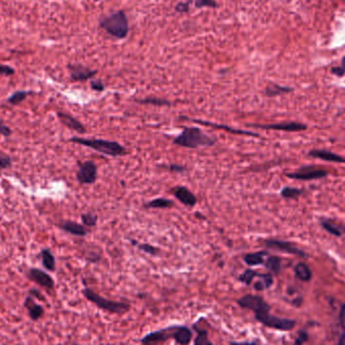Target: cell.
Instances as JSON below:
<instances>
[{"label": "cell", "instance_id": "cell-49", "mask_svg": "<svg viewBox=\"0 0 345 345\" xmlns=\"http://www.w3.org/2000/svg\"><path fill=\"white\" fill-rule=\"evenodd\" d=\"M340 229H341V231H342V232H344V233H345V227L340 226Z\"/></svg>", "mask_w": 345, "mask_h": 345}, {"label": "cell", "instance_id": "cell-21", "mask_svg": "<svg viewBox=\"0 0 345 345\" xmlns=\"http://www.w3.org/2000/svg\"><path fill=\"white\" fill-rule=\"evenodd\" d=\"M40 255H41L43 267L49 272H55L56 271V258H55L54 254L51 253L50 249H49V248L42 249L40 252Z\"/></svg>", "mask_w": 345, "mask_h": 345}, {"label": "cell", "instance_id": "cell-51", "mask_svg": "<svg viewBox=\"0 0 345 345\" xmlns=\"http://www.w3.org/2000/svg\"><path fill=\"white\" fill-rule=\"evenodd\" d=\"M341 1H343V2H345V0H341Z\"/></svg>", "mask_w": 345, "mask_h": 345}, {"label": "cell", "instance_id": "cell-9", "mask_svg": "<svg viewBox=\"0 0 345 345\" xmlns=\"http://www.w3.org/2000/svg\"><path fill=\"white\" fill-rule=\"evenodd\" d=\"M26 277H28L32 282L36 283L40 287L51 291L55 288V281L48 273L40 270L38 268H31L26 272Z\"/></svg>", "mask_w": 345, "mask_h": 345}, {"label": "cell", "instance_id": "cell-36", "mask_svg": "<svg viewBox=\"0 0 345 345\" xmlns=\"http://www.w3.org/2000/svg\"><path fill=\"white\" fill-rule=\"evenodd\" d=\"M12 165V161L8 155H0V170L9 169Z\"/></svg>", "mask_w": 345, "mask_h": 345}, {"label": "cell", "instance_id": "cell-38", "mask_svg": "<svg viewBox=\"0 0 345 345\" xmlns=\"http://www.w3.org/2000/svg\"><path fill=\"white\" fill-rule=\"evenodd\" d=\"M29 295L32 296L33 298L37 299V300H40L41 302H47L45 296L43 295L42 292H41L40 290H38V289H35V288L30 289V290H29Z\"/></svg>", "mask_w": 345, "mask_h": 345}, {"label": "cell", "instance_id": "cell-20", "mask_svg": "<svg viewBox=\"0 0 345 345\" xmlns=\"http://www.w3.org/2000/svg\"><path fill=\"white\" fill-rule=\"evenodd\" d=\"M193 330L196 331V337L194 338L193 345H214L209 338V333L206 328H201L197 323L193 324Z\"/></svg>", "mask_w": 345, "mask_h": 345}, {"label": "cell", "instance_id": "cell-27", "mask_svg": "<svg viewBox=\"0 0 345 345\" xmlns=\"http://www.w3.org/2000/svg\"><path fill=\"white\" fill-rule=\"evenodd\" d=\"M174 206V202L170 199L166 198H156L151 201H148L145 204L146 208H153V209H164V208H172Z\"/></svg>", "mask_w": 345, "mask_h": 345}, {"label": "cell", "instance_id": "cell-18", "mask_svg": "<svg viewBox=\"0 0 345 345\" xmlns=\"http://www.w3.org/2000/svg\"><path fill=\"white\" fill-rule=\"evenodd\" d=\"M59 227L62 230H64L65 232H68L72 235L79 236V237L86 236L88 233V229L86 226H84L83 224H80V223L71 221V220L63 221L62 223L59 224Z\"/></svg>", "mask_w": 345, "mask_h": 345}, {"label": "cell", "instance_id": "cell-26", "mask_svg": "<svg viewBox=\"0 0 345 345\" xmlns=\"http://www.w3.org/2000/svg\"><path fill=\"white\" fill-rule=\"evenodd\" d=\"M295 275L296 277L303 281V282H308L311 280L312 278V272L309 269L308 265L304 262H300L298 263L295 267Z\"/></svg>", "mask_w": 345, "mask_h": 345}, {"label": "cell", "instance_id": "cell-47", "mask_svg": "<svg viewBox=\"0 0 345 345\" xmlns=\"http://www.w3.org/2000/svg\"><path fill=\"white\" fill-rule=\"evenodd\" d=\"M338 345H345V330H344V332L342 333V335L340 336V339H339Z\"/></svg>", "mask_w": 345, "mask_h": 345}, {"label": "cell", "instance_id": "cell-17", "mask_svg": "<svg viewBox=\"0 0 345 345\" xmlns=\"http://www.w3.org/2000/svg\"><path fill=\"white\" fill-rule=\"evenodd\" d=\"M309 155L315 158H319V160H322V161H326V162L345 164V156H342L340 154H337L325 149H313L309 151Z\"/></svg>", "mask_w": 345, "mask_h": 345}, {"label": "cell", "instance_id": "cell-16", "mask_svg": "<svg viewBox=\"0 0 345 345\" xmlns=\"http://www.w3.org/2000/svg\"><path fill=\"white\" fill-rule=\"evenodd\" d=\"M187 119H188V120H191V121L194 122V123H198V124H202V125H206V126H211V127L218 128V129H223V130H226V131H228V132H230V134H233V135L249 136V137H255V138H258V137H259L257 134H254V132L246 131V130H243V129H235V128L229 127V126H227V125H224V124H219V123L210 122V121H205V120H200V119H189V118H187Z\"/></svg>", "mask_w": 345, "mask_h": 345}, {"label": "cell", "instance_id": "cell-12", "mask_svg": "<svg viewBox=\"0 0 345 345\" xmlns=\"http://www.w3.org/2000/svg\"><path fill=\"white\" fill-rule=\"evenodd\" d=\"M264 246L270 248H274L283 252H287L290 254H295V255H299L301 257H307V254L301 250L300 248H298L295 245L291 244L289 242H284V241H279V240H265L264 242Z\"/></svg>", "mask_w": 345, "mask_h": 345}, {"label": "cell", "instance_id": "cell-50", "mask_svg": "<svg viewBox=\"0 0 345 345\" xmlns=\"http://www.w3.org/2000/svg\"><path fill=\"white\" fill-rule=\"evenodd\" d=\"M73 345H80L79 343H73Z\"/></svg>", "mask_w": 345, "mask_h": 345}, {"label": "cell", "instance_id": "cell-23", "mask_svg": "<svg viewBox=\"0 0 345 345\" xmlns=\"http://www.w3.org/2000/svg\"><path fill=\"white\" fill-rule=\"evenodd\" d=\"M258 278H259V281L253 284V289L255 291H264L267 289H270L274 284V278L271 273L260 274Z\"/></svg>", "mask_w": 345, "mask_h": 345}, {"label": "cell", "instance_id": "cell-3", "mask_svg": "<svg viewBox=\"0 0 345 345\" xmlns=\"http://www.w3.org/2000/svg\"><path fill=\"white\" fill-rule=\"evenodd\" d=\"M70 143L92 148L100 153L110 156H122L127 153L125 147L117 142L102 140V139H86L80 137H73L69 140Z\"/></svg>", "mask_w": 345, "mask_h": 345}, {"label": "cell", "instance_id": "cell-11", "mask_svg": "<svg viewBox=\"0 0 345 345\" xmlns=\"http://www.w3.org/2000/svg\"><path fill=\"white\" fill-rule=\"evenodd\" d=\"M68 70L71 79L76 82L87 81L89 79H92L98 72L97 70H91L81 64H69Z\"/></svg>", "mask_w": 345, "mask_h": 345}, {"label": "cell", "instance_id": "cell-25", "mask_svg": "<svg viewBox=\"0 0 345 345\" xmlns=\"http://www.w3.org/2000/svg\"><path fill=\"white\" fill-rule=\"evenodd\" d=\"M265 268H267L270 273L273 275H279L282 269V259L279 256L276 255H272L269 256L268 259L264 261Z\"/></svg>", "mask_w": 345, "mask_h": 345}, {"label": "cell", "instance_id": "cell-42", "mask_svg": "<svg viewBox=\"0 0 345 345\" xmlns=\"http://www.w3.org/2000/svg\"><path fill=\"white\" fill-rule=\"evenodd\" d=\"M90 86H91V89L96 92H102L105 89L104 84L102 83L101 80H92L90 82Z\"/></svg>", "mask_w": 345, "mask_h": 345}, {"label": "cell", "instance_id": "cell-4", "mask_svg": "<svg viewBox=\"0 0 345 345\" xmlns=\"http://www.w3.org/2000/svg\"><path fill=\"white\" fill-rule=\"evenodd\" d=\"M83 296L92 304H94L99 309L108 312L111 314H118L123 315L130 311L131 306L128 302H122V301H114V300H108L101 295L95 293L93 290H91L88 287H85L82 290Z\"/></svg>", "mask_w": 345, "mask_h": 345}, {"label": "cell", "instance_id": "cell-7", "mask_svg": "<svg viewBox=\"0 0 345 345\" xmlns=\"http://www.w3.org/2000/svg\"><path fill=\"white\" fill-rule=\"evenodd\" d=\"M79 183L84 185L94 184L97 180V166L92 161H86L79 165V170L76 174Z\"/></svg>", "mask_w": 345, "mask_h": 345}, {"label": "cell", "instance_id": "cell-5", "mask_svg": "<svg viewBox=\"0 0 345 345\" xmlns=\"http://www.w3.org/2000/svg\"><path fill=\"white\" fill-rule=\"evenodd\" d=\"M100 28L111 37L122 40L125 39L129 32L128 19L123 11H117L109 16L103 17L99 21Z\"/></svg>", "mask_w": 345, "mask_h": 345}, {"label": "cell", "instance_id": "cell-44", "mask_svg": "<svg viewBox=\"0 0 345 345\" xmlns=\"http://www.w3.org/2000/svg\"><path fill=\"white\" fill-rule=\"evenodd\" d=\"M307 337H308L307 333H306V332H302V331H301V332L299 333V335H298L297 339L295 340L294 345H303V343H304L305 341H307Z\"/></svg>", "mask_w": 345, "mask_h": 345}, {"label": "cell", "instance_id": "cell-29", "mask_svg": "<svg viewBox=\"0 0 345 345\" xmlns=\"http://www.w3.org/2000/svg\"><path fill=\"white\" fill-rule=\"evenodd\" d=\"M137 102L141 104H146V105H153V106H171L172 102L163 99V98H157V97H147L143 99H137Z\"/></svg>", "mask_w": 345, "mask_h": 345}, {"label": "cell", "instance_id": "cell-22", "mask_svg": "<svg viewBox=\"0 0 345 345\" xmlns=\"http://www.w3.org/2000/svg\"><path fill=\"white\" fill-rule=\"evenodd\" d=\"M267 254L268 252L265 251L246 253L244 256V260L247 265H249V267H256V265H260L264 263V256Z\"/></svg>", "mask_w": 345, "mask_h": 345}, {"label": "cell", "instance_id": "cell-41", "mask_svg": "<svg viewBox=\"0 0 345 345\" xmlns=\"http://www.w3.org/2000/svg\"><path fill=\"white\" fill-rule=\"evenodd\" d=\"M229 345H261V343L258 338H255L251 341H230Z\"/></svg>", "mask_w": 345, "mask_h": 345}, {"label": "cell", "instance_id": "cell-34", "mask_svg": "<svg viewBox=\"0 0 345 345\" xmlns=\"http://www.w3.org/2000/svg\"><path fill=\"white\" fill-rule=\"evenodd\" d=\"M189 1L194 3V6L196 8H202V7H210V8H216L218 6L215 0H189Z\"/></svg>", "mask_w": 345, "mask_h": 345}, {"label": "cell", "instance_id": "cell-10", "mask_svg": "<svg viewBox=\"0 0 345 345\" xmlns=\"http://www.w3.org/2000/svg\"><path fill=\"white\" fill-rule=\"evenodd\" d=\"M248 126L260 129H272V130H282L288 132H297L307 129V125L301 122H280V123H271V124H247Z\"/></svg>", "mask_w": 345, "mask_h": 345}, {"label": "cell", "instance_id": "cell-39", "mask_svg": "<svg viewBox=\"0 0 345 345\" xmlns=\"http://www.w3.org/2000/svg\"><path fill=\"white\" fill-rule=\"evenodd\" d=\"M0 135L5 138H8L12 135L11 128L8 125H6L1 119H0Z\"/></svg>", "mask_w": 345, "mask_h": 345}, {"label": "cell", "instance_id": "cell-6", "mask_svg": "<svg viewBox=\"0 0 345 345\" xmlns=\"http://www.w3.org/2000/svg\"><path fill=\"white\" fill-rule=\"evenodd\" d=\"M178 325H171L144 335L140 342L142 345H161L169 340H174Z\"/></svg>", "mask_w": 345, "mask_h": 345}, {"label": "cell", "instance_id": "cell-46", "mask_svg": "<svg viewBox=\"0 0 345 345\" xmlns=\"http://www.w3.org/2000/svg\"><path fill=\"white\" fill-rule=\"evenodd\" d=\"M331 73L334 74V75L337 76V77H342V76L345 74V70H344L341 66L333 67V68L331 69Z\"/></svg>", "mask_w": 345, "mask_h": 345}, {"label": "cell", "instance_id": "cell-43", "mask_svg": "<svg viewBox=\"0 0 345 345\" xmlns=\"http://www.w3.org/2000/svg\"><path fill=\"white\" fill-rule=\"evenodd\" d=\"M169 170L171 172H175V173H184L186 170V167L182 166V165H178V164H171L169 165Z\"/></svg>", "mask_w": 345, "mask_h": 345}, {"label": "cell", "instance_id": "cell-52", "mask_svg": "<svg viewBox=\"0 0 345 345\" xmlns=\"http://www.w3.org/2000/svg\"><path fill=\"white\" fill-rule=\"evenodd\" d=\"M94 1H99V0H94Z\"/></svg>", "mask_w": 345, "mask_h": 345}, {"label": "cell", "instance_id": "cell-35", "mask_svg": "<svg viewBox=\"0 0 345 345\" xmlns=\"http://www.w3.org/2000/svg\"><path fill=\"white\" fill-rule=\"evenodd\" d=\"M131 244L137 245V246L142 251H144V252H146L148 254H150V255H156L157 252H158V249L156 247H154L153 246L148 245V244H138L137 242H131Z\"/></svg>", "mask_w": 345, "mask_h": 345}, {"label": "cell", "instance_id": "cell-8", "mask_svg": "<svg viewBox=\"0 0 345 345\" xmlns=\"http://www.w3.org/2000/svg\"><path fill=\"white\" fill-rule=\"evenodd\" d=\"M286 176L288 178L295 179V180L310 181V180H317V179L325 178L328 176V173L325 170L317 169L314 167H303L294 173L286 174Z\"/></svg>", "mask_w": 345, "mask_h": 345}, {"label": "cell", "instance_id": "cell-32", "mask_svg": "<svg viewBox=\"0 0 345 345\" xmlns=\"http://www.w3.org/2000/svg\"><path fill=\"white\" fill-rule=\"evenodd\" d=\"M303 193H304V191L302 189L293 188V187H285L281 191V195L285 199H297Z\"/></svg>", "mask_w": 345, "mask_h": 345}, {"label": "cell", "instance_id": "cell-33", "mask_svg": "<svg viewBox=\"0 0 345 345\" xmlns=\"http://www.w3.org/2000/svg\"><path fill=\"white\" fill-rule=\"evenodd\" d=\"M81 221L86 227H94L97 224L98 216L92 212H87V213L81 214Z\"/></svg>", "mask_w": 345, "mask_h": 345}, {"label": "cell", "instance_id": "cell-30", "mask_svg": "<svg viewBox=\"0 0 345 345\" xmlns=\"http://www.w3.org/2000/svg\"><path fill=\"white\" fill-rule=\"evenodd\" d=\"M321 226L331 235H334L336 237H340L342 235V231L340 229V226L336 225L335 223L331 222L330 220H326V219H322L320 221Z\"/></svg>", "mask_w": 345, "mask_h": 345}, {"label": "cell", "instance_id": "cell-24", "mask_svg": "<svg viewBox=\"0 0 345 345\" xmlns=\"http://www.w3.org/2000/svg\"><path fill=\"white\" fill-rule=\"evenodd\" d=\"M293 91V88L281 86L278 84H270L267 88H265V95L268 97H277L280 95L288 94Z\"/></svg>", "mask_w": 345, "mask_h": 345}, {"label": "cell", "instance_id": "cell-1", "mask_svg": "<svg viewBox=\"0 0 345 345\" xmlns=\"http://www.w3.org/2000/svg\"><path fill=\"white\" fill-rule=\"evenodd\" d=\"M236 303L240 307L253 312L255 320L268 328L281 331H289L296 326L295 320L272 315L271 305L261 296L247 294L237 299Z\"/></svg>", "mask_w": 345, "mask_h": 345}, {"label": "cell", "instance_id": "cell-19", "mask_svg": "<svg viewBox=\"0 0 345 345\" xmlns=\"http://www.w3.org/2000/svg\"><path fill=\"white\" fill-rule=\"evenodd\" d=\"M193 339V329L186 325H178L174 341L178 345H189Z\"/></svg>", "mask_w": 345, "mask_h": 345}, {"label": "cell", "instance_id": "cell-14", "mask_svg": "<svg viewBox=\"0 0 345 345\" xmlns=\"http://www.w3.org/2000/svg\"><path fill=\"white\" fill-rule=\"evenodd\" d=\"M172 193L185 206L194 207L197 203V197L194 193L184 186H177V187L172 188Z\"/></svg>", "mask_w": 345, "mask_h": 345}, {"label": "cell", "instance_id": "cell-31", "mask_svg": "<svg viewBox=\"0 0 345 345\" xmlns=\"http://www.w3.org/2000/svg\"><path fill=\"white\" fill-rule=\"evenodd\" d=\"M259 275H260L259 273H257V272H255L253 270L247 269L240 277H238V281H240L243 284H245V285H246V286H249V285H251L253 279L258 278Z\"/></svg>", "mask_w": 345, "mask_h": 345}, {"label": "cell", "instance_id": "cell-13", "mask_svg": "<svg viewBox=\"0 0 345 345\" xmlns=\"http://www.w3.org/2000/svg\"><path fill=\"white\" fill-rule=\"evenodd\" d=\"M57 116L58 119L60 120V122L68 127L69 129L78 132V134L80 135H84L85 132L87 131L85 126L82 124V122L79 121L77 118H75L73 115L67 113V112H63V111H58L57 112Z\"/></svg>", "mask_w": 345, "mask_h": 345}, {"label": "cell", "instance_id": "cell-45", "mask_svg": "<svg viewBox=\"0 0 345 345\" xmlns=\"http://www.w3.org/2000/svg\"><path fill=\"white\" fill-rule=\"evenodd\" d=\"M339 320H340V325H341V327L345 330V304H343L342 307H341Z\"/></svg>", "mask_w": 345, "mask_h": 345}, {"label": "cell", "instance_id": "cell-2", "mask_svg": "<svg viewBox=\"0 0 345 345\" xmlns=\"http://www.w3.org/2000/svg\"><path fill=\"white\" fill-rule=\"evenodd\" d=\"M216 138L208 136L199 127H185L181 134L174 140L175 146L187 148H198L212 147L216 144Z\"/></svg>", "mask_w": 345, "mask_h": 345}, {"label": "cell", "instance_id": "cell-40", "mask_svg": "<svg viewBox=\"0 0 345 345\" xmlns=\"http://www.w3.org/2000/svg\"><path fill=\"white\" fill-rule=\"evenodd\" d=\"M190 1L189 0H187L186 2H179L177 5H176V11L177 12H180V13H185V12H188L189 9H190Z\"/></svg>", "mask_w": 345, "mask_h": 345}, {"label": "cell", "instance_id": "cell-37", "mask_svg": "<svg viewBox=\"0 0 345 345\" xmlns=\"http://www.w3.org/2000/svg\"><path fill=\"white\" fill-rule=\"evenodd\" d=\"M15 74V70L8 66V65H3L0 64V76H12Z\"/></svg>", "mask_w": 345, "mask_h": 345}, {"label": "cell", "instance_id": "cell-15", "mask_svg": "<svg viewBox=\"0 0 345 345\" xmlns=\"http://www.w3.org/2000/svg\"><path fill=\"white\" fill-rule=\"evenodd\" d=\"M23 307L28 310V313H29V317H30V319L32 321H38L40 320L41 318L44 316L45 314V309L44 307L37 303L35 301V298H33L32 296H28L24 301H23Z\"/></svg>", "mask_w": 345, "mask_h": 345}, {"label": "cell", "instance_id": "cell-48", "mask_svg": "<svg viewBox=\"0 0 345 345\" xmlns=\"http://www.w3.org/2000/svg\"><path fill=\"white\" fill-rule=\"evenodd\" d=\"M341 67L345 70V57L342 59V61H341Z\"/></svg>", "mask_w": 345, "mask_h": 345}, {"label": "cell", "instance_id": "cell-28", "mask_svg": "<svg viewBox=\"0 0 345 345\" xmlns=\"http://www.w3.org/2000/svg\"><path fill=\"white\" fill-rule=\"evenodd\" d=\"M31 94H33V91H29V90H18L13 92L8 98H7V103L10 105H18L21 102H23L26 97L30 96Z\"/></svg>", "mask_w": 345, "mask_h": 345}]
</instances>
